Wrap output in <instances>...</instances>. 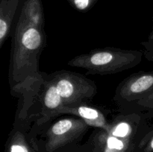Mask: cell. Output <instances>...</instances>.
Instances as JSON below:
<instances>
[{
    "instance_id": "cell-1",
    "label": "cell",
    "mask_w": 153,
    "mask_h": 152,
    "mask_svg": "<svg viewBox=\"0 0 153 152\" xmlns=\"http://www.w3.org/2000/svg\"><path fill=\"white\" fill-rule=\"evenodd\" d=\"M11 92L21 99L15 121L37 128L60 116L64 106L58 91L43 77V72L11 87Z\"/></svg>"
},
{
    "instance_id": "cell-2",
    "label": "cell",
    "mask_w": 153,
    "mask_h": 152,
    "mask_svg": "<svg viewBox=\"0 0 153 152\" xmlns=\"http://www.w3.org/2000/svg\"><path fill=\"white\" fill-rule=\"evenodd\" d=\"M46 46L44 29L20 16L14 27L10 65L11 87L40 74L39 59Z\"/></svg>"
},
{
    "instance_id": "cell-3",
    "label": "cell",
    "mask_w": 153,
    "mask_h": 152,
    "mask_svg": "<svg viewBox=\"0 0 153 152\" xmlns=\"http://www.w3.org/2000/svg\"><path fill=\"white\" fill-rule=\"evenodd\" d=\"M143 56L141 51L105 47L74 57L67 64L84 69L88 74L105 75L134 68L140 64Z\"/></svg>"
},
{
    "instance_id": "cell-4",
    "label": "cell",
    "mask_w": 153,
    "mask_h": 152,
    "mask_svg": "<svg viewBox=\"0 0 153 152\" xmlns=\"http://www.w3.org/2000/svg\"><path fill=\"white\" fill-rule=\"evenodd\" d=\"M43 76L56 88L64 106L89 103L97 94L95 82L79 73L60 70Z\"/></svg>"
},
{
    "instance_id": "cell-5",
    "label": "cell",
    "mask_w": 153,
    "mask_h": 152,
    "mask_svg": "<svg viewBox=\"0 0 153 152\" xmlns=\"http://www.w3.org/2000/svg\"><path fill=\"white\" fill-rule=\"evenodd\" d=\"M90 128L77 116L68 115L57 119L49 124L46 130L45 150L46 152H55L79 141Z\"/></svg>"
},
{
    "instance_id": "cell-6",
    "label": "cell",
    "mask_w": 153,
    "mask_h": 152,
    "mask_svg": "<svg viewBox=\"0 0 153 152\" xmlns=\"http://www.w3.org/2000/svg\"><path fill=\"white\" fill-rule=\"evenodd\" d=\"M153 92V71L134 73L119 83L114 101L120 113H129L134 104Z\"/></svg>"
},
{
    "instance_id": "cell-7",
    "label": "cell",
    "mask_w": 153,
    "mask_h": 152,
    "mask_svg": "<svg viewBox=\"0 0 153 152\" xmlns=\"http://www.w3.org/2000/svg\"><path fill=\"white\" fill-rule=\"evenodd\" d=\"M149 119L139 113H120L111 122L110 135L123 139L140 141L149 128Z\"/></svg>"
},
{
    "instance_id": "cell-8",
    "label": "cell",
    "mask_w": 153,
    "mask_h": 152,
    "mask_svg": "<svg viewBox=\"0 0 153 152\" xmlns=\"http://www.w3.org/2000/svg\"><path fill=\"white\" fill-rule=\"evenodd\" d=\"M60 114H67L80 118L90 127L102 129L108 131L111 122H108L100 109L88 104V103L76 104L73 106H63L60 110Z\"/></svg>"
},
{
    "instance_id": "cell-9",
    "label": "cell",
    "mask_w": 153,
    "mask_h": 152,
    "mask_svg": "<svg viewBox=\"0 0 153 152\" xmlns=\"http://www.w3.org/2000/svg\"><path fill=\"white\" fill-rule=\"evenodd\" d=\"M32 126L15 121L7 140L8 152H37V146L28 131Z\"/></svg>"
},
{
    "instance_id": "cell-10",
    "label": "cell",
    "mask_w": 153,
    "mask_h": 152,
    "mask_svg": "<svg viewBox=\"0 0 153 152\" xmlns=\"http://www.w3.org/2000/svg\"><path fill=\"white\" fill-rule=\"evenodd\" d=\"M129 113H142L148 119H153V92L146 98L137 101Z\"/></svg>"
},
{
    "instance_id": "cell-11",
    "label": "cell",
    "mask_w": 153,
    "mask_h": 152,
    "mask_svg": "<svg viewBox=\"0 0 153 152\" xmlns=\"http://www.w3.org/2000/svg\"><path fill=\"white\" fill-rule=\"evenodd\" d=\"M136 152H153V124L139 141Z\"/></svg>"
},
{
    "instance_id": "cell-12",
    "label": "cell",
    "mask_w": 153,
    "mask_h": 152,
    "mask_svg": "<svg viewBox=\"0 0 153 152\" xmlns=\"http://www.w3.org/2000/svg\"><path fill=\"white\" fill-rule=\"evenodd\" d=\"M74 4L76 8L84 10L89 6L90 0H74Z\"/></svg>"
},
{
    "instance_id": "cell-13",
    "label": "cell",
    "mask_w": 153,
    "mask_h": 152,
    "mask_svg": "<svg viewBox=\"0 0 153 152\" xmlns=\"http://www.w3.org/2000/svg\"><path fill=\"white\" fill-rule=\"evenodd\" d=\"M142 45L144 46V50H152L153 49V28L147 41L142 43Z\"/></svg>"
}]
</instances>
